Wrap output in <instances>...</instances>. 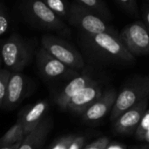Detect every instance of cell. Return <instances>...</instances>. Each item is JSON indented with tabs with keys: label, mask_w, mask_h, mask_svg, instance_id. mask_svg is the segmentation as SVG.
I'll list each match as a JSON object with an SVG mask.
<instances>
[{
	"label": "cell",
	"mask_w": 149,
	"mask_h": 149,
	"mask_svg": "<svg viewBox=\"0 0 149 149\" xmlns=\"http://www.w3.org/2000/svg\"><path fill=\"white\" fill-rule=\"evenodd\" d=\"M79 42L87 54L99 60L128 63L134 61V57L127 50L119 34L79 32Z\"/></svg>",
	"instance_id": "6da1fadb"
},
{
	"label": "cell",
	"mask_w": 149,
	"mask_h": 149,
	"mask_svg": "<svg viewBox=\"0 0 149 149\" xmlns=\"http://www.w3.org/2000/svg\"><path fill=\"white\" fill-rule=\"evenodd\" d=\"M20 11L27 22L32 25L62 35H69L70 28L65 21L52 12L42 0H21Z\"/></svg>",
	"instance_id": "7a4b0ae2"
},
{
	"label": "cell",
	"mask_w": 149,
	"mask_h": 149,
	"mask_svg": "<svg viewBox=\"0 0 149 149\" xmlns=\"http://www.w3.org/2000/svg\"><path fill=\"white\" fill-rule=\"evenodd\" d=\"M33 51L34 47L31 41L14 33L2 43L0 55L8 70L19 72L31 61Z\"/></svg>",
	"instance_id": "3957f363"
},
{
	"label": "cell",
	"mask_w": 149,
	"mask_h": 149,
	"mask_svg": "<svg viewBox=\"0 0 149 149\" xmlns=\"http://www.w3.org/2000/svg\"><path fill=\"white\" fill-rule=\"evenodd\" d=\"M149 79L148 76L134 78L117 95L111 111L110 119L115 121L126 111L148 98Z\"/></svg>",
	"instance_id": "277c9868"
},
{
	"label": "cell",
	"mask_w": 149,
	"mask_h": 149,
	"mask_svg": "<svg viewBox=\"0 0 149 149\" xmlns=\"http://www.w3.org/2000/svg\"><path fill=\"white\" fill-rule=\"evenodd\" d=\"M67 21L69 24L79 30V32L86 34L112 33L119 34L118 32L105 20L83 8L75 2L70 4V12Z\"/></svg>",
	"instance_id": "5b68a950"
},
{
	"label": "cell",
	"mask_w": 149,
	"mask_h": 149,
	"mask_svg": "<svg viewBox=\"0 0 149 149\" xmlns=\"http://www.w3.org/2000/svg\"><path fill=\"white\" fill-rule=\"evenodd\" d=\"M41 47L65 66L74 70L84 68L82 55L66 40L54 35L45 34L41 38Z\"/></svg>",
	"instance_id": "8992f818"
},
{
	"label": "cell",
	"mask_w": 149,
	"mask_h": 149,
	"mask_svg": "<svg viewBox=\"0 0 149 149\" xmlns=\"http://www.w3.org/2000/svg\"><path fill=\"white\" fill-rule=\"evenodd\" d=\"M148 29L141 21H135L124 27L119 33V37L127 48L134 56L145 55L149 52Z\"/></svg>",
	"instance_id": "52a82bcc"
},
{
	"label": "cell",
	"mask_w": 149,
	"mask_h": 149,
	"mask_svg": "<svg viewBox=\"0 0 149 149\" xmlns=\"http://www.w3.org/2000/svg\"><path fill=\"white\" fill-rule=\"evenodd\" d=\"M37 67L40 74L47 79H56L60 77H75L78 72L52 56L43 47H40L37 54Z\"/></svg>",
	"instance_id": "ba28073f"
},
{
	"label": "cell",
	"mask_w": 149,
	"mask_h": 149,
	"mask_svg": "<svg viewBox=\"0 0 149 149\" xmlns=\"http://www.w3.org/2000/svg\"><path fill=\"white\" fill-rule=\"evenodd\" d=\"M148 98L144 99L121 114L115 120V132L120 134H130L134 133L140 120L148 109Z\"/></svg>",
	"instance_id": "9c48e42d"
},
{
	"label": "cell",
	"mask_w": 149,
	"mask_h": 149,
	"mask_svg": "<svg viewBox=\"0 0 149 149\" xmlns=\"http://www.w3.org/2000/svg\"><path fill=\"white\" fill-rule=\"evenodd\" d=\"M102 93L101 86L93 80L70 100L65 109L72 112L82 114L101 96Z\"/></svg>",
	"instance_id": "30bf717a"
},
{
	"label": "cell",
	"mask_w": 149,
	"mask_h": 149,
	"mask_svg": "<svg viewBox=\"0 0 149 149\" xmlns=\"http://www.w3.org/2000/svg\"><path fill=\"white\" fill-rule=\"evenodd\" d=\"M117 97L114 89H110L102 93L101 96L82 113L83 120L86 122H94L104 118L113 108Z\"/></svg>",
	"instance_id": "8fae6325"
},
{
	"label": "cell",
	"mask_w": 149,
	"mask_h": 149,
	"mask_svg": "<svg viewBox=\"0 0 149 149\" xmlns=\"http://www.w3.org/2000/svg\"><path fill=\"white\" fill-rule=\"evenodd\" d=\"M25 87V80L20 72H11L9 78L3 107L14 109L22 100Z\"/></svg>",
	"instance_id": "7c38bea8"
},
{
	"label": "cell",
	"mask_w": 149,
	"mask_h": 149,
	"mask_svg": "<svg viewBox=\"0 0 149 149\" xmlns=\"http://www.w3.org/2000/svg\"><path fill=\"white\" fill-rule=\"evenodd\" d=\"M52 121L50 117H44L39 124L23 139L18 149H41L51 129Z\"/></svg>",
	"instance_id": "4fadbf2b"
},
{
	"label": "cell",
	"mask_w": 149,
	"mask_h": 149,
	"mask_svg": "<svg viewBox=\"0 0 149 149\" xmlns=\"http://www.w3.org/2000/svg\"><path fill=\"white\" fill-rule=\"evenodd\" d=\"M93 81V79L88 74L79 75L72 78V80L64 87V89L61 90L60 94L57 97L56 102L58 105L62 109H65L70 100Z\"/></svg>",
	"instance_id": "5bb4252c"
},
{
	"label": "cell",
	"mask_w": 149,
	"mask_h": 149,
	"mask_svg": "<svg viewBox=\"0 0 149 149\" xmlns=\"http://www.w3.org/2000/svg\"><path fill=\"white\" fill-rule=\"evenodd\" d=\"M48 104L46 101H39L31 106L25 112L20 114L18 119L21 121L25 134L31 133L39 124L47 111Z\"/></svg>",
	"instance_id": "9a60e30c"
},
{
	"label": "cell",
	"mask_w": 149,
	"mask_h": 149,
	"mask_svg": "<svg viewBox=\"0 0 149 149\" xmlns=\"http://www.w3.org/2000/svg\"><path fill=\"white\" fill-rule=\"evenodd\" d=\"M74 2L106 22L113 18V14L104 0H75Z\"/></svg>",
	"instance_id": "2e32d148"
},
{
	"label": "cell",
	"mask_w": 149,
	"mask_h": 149,
	"mask_svg": "<svg viewBox=\"0 0 149 149\" xmlns=\"http://www.w3.org/2000/svg\"><path fill=\"white\" fill-rule=\"evenodd\" d=\"M25 132L21 121L17 119L16 124H14L1 138H0V147L13 145L17 142H21L25 136Z\"/></svg>",
	"instance_id": "e0dca14e"
},
{
	"label": "cell",
	"mask_w": 149,
	"mask_h": 149,
	"mask_svg": "<svg viewBox=\"0 0 149 149\" xmlns=\"http://www.w3.org/2000/svg\"><path fill=\"white\" fill-rule=\"evenodd\" d=\"M45 4L63 21H67L70 12V4L67 0H42Z\"/></svg>",
	"instance_id": "ac0fdd59"
},
{
	"label": "cell",
	"mask_w": 149,
	"mask_h": 149,
	"mask_svg": "<svg viewBox=\"0 0 149 149\" xmlns=\"http://www.w3.org/2000/svg\"><path fill=\"white\" fill-rule=\"evenodd\" d=\"M136 138L141 141L149 142V111L146 110L141 119L140 120L135 131H134Z\"/></svg>",
	"instance_id": "d6986e66"
},
{
	"label": "cell",
	"mask_w": 149,
	"mask_h": 149,
	"mask_svg": "<svg viewBox=\"0 0 149 149\" xmlns=\"http://www.w3.org/2000/svg\"><path fill=\"white\" fill-rule=\"evenodd\" d=\"M117 4L122 8L128 15L138 18L140 15L139 7L137 4V0H115Z\"/></svg>",
	"instance_id": "ffe728a7"
},
{
	"label": "cell",
	"mask_w": 149,
	"mask_h": 149,
	"mask_svg": "<svg viewBox=\"0 0 149 149\" xmlns=\"http://www.w3.org/2000/svg\"><path fill=\"white\" fill-rule=\"evenodd\" d=\"M10 73L11 72L8 69L0 68V107H2L3 100H4L7 83L10 76Z\"/></svg>",
	"instance_id": "44dd1931"
},
{
	"label": "cell",
	"mask_w": 149,
	"mask_h": 149,
	"mask_svg": "<svg viewBox=\"0 0 149 149\" xmlns=\"http://www.w3.org/2000/svg\"><path fill=\"white\" fill-rule=\"evenodd\" d=\"M10 25V19L7 11L0 3V36L4 34Z\"/></svg>",
	"instance_id": "7402d4cb"
},
{
	"label": "cell",
	"mask_w": 149,
	"mask_h": 149,
	"mask_svg": "<svg viewBox=\"0 0 149 149\" xmlns=\"http://www.w3.org/2000/svg\"><path fill=\"white\" fill-rule=\"evenodd\" d=\"M75 137L76 135L74 134H69V135L64 136L60 138L58 141H57L50 149H68L71 143L75 139Z\"/></svg>",
	"instance_id": "603a6c76"
},
{
	"label": "cell",
	"mask_w": 149,
	"mask_h": 149,
	"mask_svg": "<svg viewBox=\"0 0 149 149\" xmlns=\"http://www.w3.org/2000/svg\"><path fill=\"white\" fill-rule=\"evenodd\" d=\"M108 145H109V140L106 137H102L92 142L88 146H86L85 149H106Z\"/></svg>",
	"instance_id": "cb8c5ba5"
},
{
	"label": "cell",
	"mask_w": 149,
	"mask_h": 149,
	"mask_svg": "<svg viewBox=\"0 0 149 149\" xmlns=\"http://www.w3.org/2000/svg\"><path fill=\"white\" fill-rule=\"evenodd\" d=\"M141 22L149 30V6L148 4H144L141 7Z\"/></svg>",
	"instance_id": "d4e9b609"
},
{
	"label": "cell",
	"mask_w": 149,
	"mask_h": 149,
	"mask_svg": "<svg viewBox=\"0 0 149 149\" xmlns=\"http://www.w3.org/2000/svg\"><path fill=\"white\" fill-rule=\"evenodd\" d=\"M85 143V138L82 136H76L73 141L71 143L68 149H82Z\"/></svg>",
	"instance_id": "484cf974"
},
{
	"label": "cell",
	"mask_w": 149,
	"mask_h": 149,
	"mask_svg": "<svg viewBox=\"0 0 149 149\" xmlns=\"http://www.w3.org/2000/svg\"><path fill=\"white\" fill-rule=\"evenodd\" d=\"M22 142V141H21ZM21 142H17L16 144H13V145H9V146H1L0 149H18L19 148V146L21 144Z\"/></svg>",
	"instance_id": "4316f807"
},
{
	"label": "cell",
	"mask_w": 149,
	"mask_h": 149,
	"mask_svg": "<svg viewBox=\"0 0 149 149\" xmlns=\"http://www.w3.org/2000/svg\"><path fill=\"white\" fill-rule=\"evenodd\" d=\"M106 149H125L122 146L118 145V144H113V145H108Z\"/></svg>",
	"instance_id": "83f0119b"
},
{
	"label": "cell",
	"mask_w": 149,
	"mask_h": 149,
	"mask_svg": "<svg viewBox=\"0 0 149 149\" xmlns=\"http://www.w3.org/2000/svg\"><path fill=\"white\" fill-rule=\"evenodd\" d=\"M1 63H2V59H1V55H0V66H1Z\"/></svg>",
	"instance_id": "f1b7e54d"
},
{
	"label": "cell",
	"mask_w": 149,
	"mask_h": 149,
	"mask_svg": "<svg viewBox=\"0 0 149 149\" xmlns=\"http://www.w3.org/2000/svg\"><path fill=\"white\" fill-rule=\"evenodd\" d=\"M141 149H148V147H144L143 148H141Z\"/></svg>",
	"instance_id": "f546056e"
},
{
	"label": "cell",
	"mask_w": 149,
	"mask_h": 149,
	"mask_svg": "<svg viewBox=\"0 0 149 149\" xmlns=\"http://www.w3.org/2000/svg\"><path fill=\"white\" fill-rule=\"evenodd\" d=\"M146 1H148V0H146Z\"/></svg>",
	"instance_id": "4dcf8cb0"
}]
</instances>
